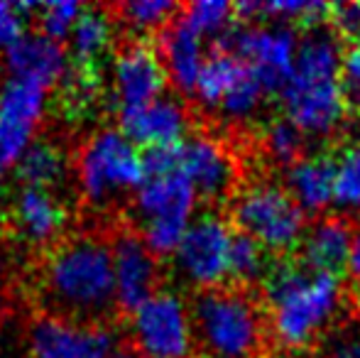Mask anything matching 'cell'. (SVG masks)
I'll list each match as a JSON object with an SVG mask.
<instances>
[{"label": "cell", "mask_w": 360, "mask_h": 358, "mask_svg": "<svg viewBox=\"0 0 360 358\" xmlns=\"http://www.w3.org/2000/svg\"><path fill=\"white\" fill-rule=\"evenodd\" d=\"M44 317L79 326H103L118 309L110 245L98 236H74L52 248L39 272Z\"/></svg>", "instance_id": "obj_1"}, {"label": "cell", "mask_w": 360, "mask_h": 358, "mask_svg": "<svg viewBox=\"0 0 360 358\" xmlns=\"http://www.w3.org/2000/svg\"><path fill=\"white\" fill-rule=\"evenodd\" d=\"M262 290L270 307L272 334L285 349L311 344L336 317L343 297L338 275L311 272L292 263L272 265Z\"/></svg>", "instance_id": "obj_2"}, {"label": "cell", "mask_w": 360, "mask_h": 358, "mask_svg": "<svg viewBox=\"0 0 360 358\" xmlns=\"http://www.w3.org/2000/svg\"><path fill=\"white\" fill-rule=\"evenodd\" d=\"M191 339L201 358H255L262 344V312L240 285L199 290L189 302Z\"/></svg>", "instance_id": "obj_3"}, {"label": "cell", "mask_w": 360, "mask_h": 358, "mask_svg": "<svg viewBox=\"0 0 360 358\" xmlns=\"http://www.w3.org/2000/svg\"><path fill=\"white\" fill-rule=\"evenodd\" d=\"M233 221L270 253H292L307 234V214L287 194L285 186L255 184L236 196Z\"/></svg>", "instance_id": "obj_4"}, {"label": "cell", "mask_w": 360, "mask_h": 358, "mask_svg": "<svg viewBox=\"0 0 360 358\" xmlns=\"http://www.w3.org/2000/svg\"><path fill=\"white\" fill-rule=\"evenodd\" d=\"M76 170L86 199L96 206L130 189H140L145 181L143 155L115 128L91 135L89 143L81 148Z\"/></svg>", "instance_id": "obj_5"}, {"label": "cell", "mask_w": 360, "mask_h": 358, "mask_svg": "<svg viewBox=\"0 0 360 358\" xmlns=\"http://www.w3.org/2000/svg\"><path fill=\"white\" fill-rule=\"evenodd\" d=\"M216 49L243 59L260 79L267 94H282L294 74L299 39L287 25L233 23L214 44Z\"/></svg>", "instance_id": "obj_6"}, {"label": "cell", "mask_w": 360, "mask_h": 358, "mask_svg": "<svg viewBox=\"0 0 360 358\" xmlns=\"http://www.w3.org/2000/svg\"><path fill=\"white\" fill-rule=\"evenodd\" d=\"M133 346L143 358H189V305L174 292H157L133 314Z\"/></svg>", "instance_id": "obj_7"}, {"label": "cell", "mask_w": 360, "mask_h": 358, "mask_svg": "<svg viewBox=\"0 0 360 358\" xmlns=\"http://www.w3.org/2000/svg\"><path fill=\"white\" fill-rule=\"evenodd\" d=\"M233 231L218 214H204L191 221L176 248V270L199 290L221 287L228 277Z\"/></svg>", "instance_id": "obj_8"}, {"label": "cell", "mask_w": 360, "mask_h": 358, "mask_svg": "<svg viewBox=\"0 0 360 358\" xmlns=\"http://www.w3.org/2000/svg\"><path fill=\"white\" fill-rule=\"evenodd\" d=\"M280 98L285 118L292 120L304 135H331L348 113L341 79L333 82L289 79Z\"/></svg>", "instance_id": "obj_9"}, {"label": "cell", "mask_w": 360, "mask_h": 358, "mask_svg": "<svg viewBox=\"0 0 360 358\" xmlns=\"http://www.w3.org/2000/svg\"><path fill=\"white\" fill-rule=\"evenodd\" d=\"M115 277V305L120 312L135 314L150 297L157 295L160 265L145 245L143 236L123 231L110 243Z\"/></svg>", "instance_id": "obj_10"}, {"label": "cell", "mask_w": 360, "mask_h": 358, "mask_svg": "<svg viewBox=\"0 0 360 358\" xmlns=\"http://www.w3.org/2000/svg\"><path fill=\"white\" fill-rule=\"evenodd\" d=\"M118 349L108 326H79L39 317L30 329L32 358H110Z\"/></svg>", "instance_id": "obj_11"}, {"label": "cell", "mask_w": 360, "mask_h": 358, "mask_svg": "<svg viewBox=\"0 0 360 358\" xmlns=\"http://www.w3.org/2000/svg\"><path fill=\"white\" fill-rule=\"evenodd\" d=\"M167 84V72L162 67L160 52L147 42L128 44L115 57L113 91L115 106L120 110H133L160 98Z\"/></svg>", "instance_id": "obj_12"}, {"label": "cell", "mask_w": 360, "mask_h": 358, "mask_svg": "<svg viewBox=\"0 0 360 358\" xmlns=\"http://www.w3.org/2000/svg\"><path fill=\"white\" fill-rule=\"evenodd\" d=\"M189 130V115L184 106L172 96H160L152 103L133 110H120V133L133 145L155 148V145L184 143Z\"/></svg>", "instance_id": "obj_13"}, {"label": "cell", "mask_w": 360, "mask_h": 358, "mask_svg": "<svg viewBox=\"0 0 360 358\" xmlns=\"http://www.w3.org/2000/svg\"><path fill=\"white\" fill-rule=\"evenodd\" d=\"M353 226L343 216H321L309 226L299 243L302 265L311 272L341 275L353 250Z\"/></svg>", "instance_id": "obj_14"}, {"label": "cell", "mask_w": 360, "mask_h": 358, "mask_svg": "<svg viewBox=\"0 0 360 358\" xmlns=\"http://www.w3.org/2000/svg\"><path fill=\"white\" fill-rule=\"evenodd\" d=\"M160 59L167 79L181 94H194L201 67L206 62L204 37L181 15H176L160 32Z\"/></svg>", "instance_id": "obj_15"}, {"label": "cell", "mask_w": 360, "mask_h": 358, "mask_svg": "<svg viewBox=\"0 0 360 358\" xmlns=\"http://www.w3.org/2000/svg\"><path fill=\"white\" fill-rule=\"evenodd\" d=\"M181 174L191 181L196 196L209 201L223 199L233 189L236 170L228 153L211 138L196 135L184 143V160H181Z\"/></svg>", "instance_id": "obj_16"}, {"label": "cell", "mask_w": 360, "mask_h": 358, "mask_svg": "<svg viewBox=\"0 0 360 358\" xmlns=\"http://www.w3.org/2000/svg\"><path fill=\"white\" fill-rule=\"evenodd\" d=\"M5 64H8L13 79L39 84L44 89L64 79L69 69L62 42H54L42 32L25 34L22 39H18L5 52Z\"/></svg>", "instance_id": "obj_17"}, {"label": "cell", "mask_w": 360, "mask_h": 358, "mask_svg": "<svg viewBox=\"0 0 360 358\" xmlns=\"http://www.w3.org/2000/svg\"><path fill=\"white\" fill-rule=\"evenodd\" d=\"M135 209L143 224L147 221L191 224V214L196 209V191L181 172L145 179L135 194Z\"/></svg>", "instance_id": "obj_18"}, {"label": "cell", "mask_w": 360, "mask_h": 358, "mask_svg": "<svg viewBox=\"0 0 360 358\" xmlns=\"http://www.w3.org/2000/svg\"><path fill=\"white\" fill-rule=\"evenodd\" d=\"M10 221H13L15 234L20 238L34 245H44L52 243L62 234L64 224H67V214H64L62 204L49 194V189L22 186L20 194L15 196Z\"/></svg>", "instance_id": "obj_19"}, {"label": "cell", "mask_w": 360, "mask_h": 358, "mask_svg": "<svg viewBox=\"0 0 360 358\" xmlns=\"http://www.w3.org/2000/svg\"><path fill=\"white\" fill-rule=\"evenodd\" d=\"M287 194L304 214H321L333 204V158L304 155L285 174Z\"/></svg>", "instance_id": "obj_20"}, {"label": "cell", "mask_w": 360, "mask_h": 358, "mask_svg": "<svg viewBox=\"0 0 360 358\" xmlns=\"http://www.w3.org/2000/svg\"><path fill=\"white\" fill-rule=\"evenodd\" d=\"M341 39H338V34L333 30H307L304 39H299L292 79H302V82H333V79H341Z\"/></svg>", "instance_id": "obj_21"}, {"label": "cell", "mask_w": 360, "mask_h": 358, "mask_svg": "<svg viewBox=\"0 0 360 358\" xmlns=\"http://www.w3.org/2000/svg\"><path fill=\"white\" fill-rule=\"evenodd\" d=\"M113 42V20L103 8L84 5L72 30L74 64L84 69H98V62Z\"/></svg>", "instance_id": "obj_22"}, {"label": "cell", "mask_w": 360, "mask_h": 358, "mask_svg": "<svg viewBox=\"0 0 360 358\" xmlns=\"http://www.w3.org/2000/svg\"><path fill=\"white\" fill-rule=\"evenodd\" d=\"M44 96H47V89L39 84L8 79L0 87V120L25 130H34L47 103Z\"/></svg>", "instance_id": "obj_23"}, {"label": "cell", "mask_w": 360, "mask_h": 358, "mask_svg": "<svg viewBox=\"0 0 360 358\" xmlns=\"http://www.w3.org/2000/svg\"><path fill=\"white\" fill-rule=\"evenodd\" d=\"M245 69H248V64L243 62V59L214 47L209 57H206L204 67H201L194 94L199 96L201 103H206L209 108H221L226 94L236 87V82L245 74Z\"/></svg>", "instance_id": "obj_24"}, {"label": "cell", "mask_w": 360, "mask_h": 358, "mask_svg": "<svg viewBox=\"0 0 360 358\" xmlns=\"http://www.w3.org/2000/svg\"><path fill=\"white\" fill-rule=\"evenodd\" d=\"M15 172L25 186L49 189V186L59 184L67 174V158L54 143L37 140V143H30V148L18 160Z\"/></svg>", "instance_id": "obj_25"}, {"label": "cell", "mask_w": 360, "mask_h": 358, "mask_svg": "<svg viewBox=\"0 0 360 358\" xmlns=\"http://www.w3.org/2000/svg\"><path fill=\"white\" fill-rule=\"evenodd\" d=\"M270 268L272 265L267 260V250L257 241H252L250 236L233 231L231 255H228V277H233L238 285L245 287L257 280H265Z\"/></svg>", "instance_id": "obj_26"}, {"label": "cell", "mask_w": 360, "mask_h": 358, "mask_svg": "<svg viewBox=\"0 0 360 358\" xmlns=\"http://www.w3.org/2000/svg\"><path fill=\"white\" fill-rule=\"evenodd\" d=\"M333 206L360 214V143L348 145L333 158Z\"/></svg>", "instance_id": "obj_27"}, {"label": "cell", "mask_w": 360, "mask_h": 358, "mask_svg": "<svg viewBox=\"0 0 360 358\" xmlns=\"http://www.w3.org/2000/svg\"><path fill=\"white\" fill-rule=\"evenodd\" d=\"M179 13V5L169 0H128L118 5V20L135 32H162Z\"/></svg>", "instance_id": "obj_28"}, {"label": "cell", "mask_w": 360, "mask_h": 358, "mask_svg": "<svg viewBox=\"0 0 360 358\" xmlns=\"http://www.w3.org/2000/svg\"><path fill=\"white\" fill-rule=\"evenodd\" d=\"M307 135L287 118H272L265 125V133H262V143L265 150L275 162L292 167L299 158H304V143H307Z\"/></svg>", "instance_id": "obj_29"}, {"label": "cell", "mask_w": 360, "mask_h": 358, "mask_svg": "<svg viewBox=\"0 0 360 358\" xmlns=\"http://www.w3.org/2000/svg\"><path fill=\"white\" fill-rule=\"evenodd\" d=\"M181 18L201 34H214L218 39L228 27L233 25L236 18V5L226 3V0H201V3H191L181 10Z\"/></svg>", "instance_id": "obj_30"}, {"label": "cell", "mask_w": 360, "mask_h": 358, "mask_svg": "<svg viewBox=\"0 0 360 358\" xmlns=\"http://www.w3.org/2000/svg\"><path fill=\"white\" fill-rule=\"evenodd\" d=\"M265 94L267 91L262 89L260 79L248 67L245 74L236 82V87L226 94V98H223V103H221V110L228 118H248V115H252L260 108Z\"/></svg>", "instance_id": "obj_31"}, {"label": "cell", "mask_w": 360, "mask_h": 358, "mask_svg": "<svg viewBox=\"0 0 360 358\" xmlns=\"http://www.w3.org/2000/svg\"><path fill=\"white\" fill-rule=\"evenodd\" d=\"M84 5L72 3V0H52V3L39 5V27L42 34H47L54 42H62L64 37H69L79 20Z\"/></svg>", "instance_id": "obj_32"}, {"label": "cell", "mask_w": 360, "mask_h": 358, "mask_svg": "<svg viewBox=\"0 0 360 358\" xmlns=\"http://www.w3.org/2000/svg\"><path fill=\"white\" fill-rule=\"evenodd\" d=\"M181 160H184V143L147 148L143 153L145 179L167 177V174L181 172Z\"/></svg>", "instance_id": "obj_33"}, {"label": "cell", "mask_w": 360, "mask_h": 358, "mask_svg": "<svg viewBox=\"0 0 360 358\" xmlns=\"http://www.w3.org/2000/svg\"><path fill=\"white\" fill-rule=\"evenodd\" d=\"M328 23L333 25V32L338 39H348L353 44H360V3H336L331 5Z\"/></svg>", "instance_id": "obj_34"}, {"label": "cell", "mask_w": 360, "mask_h": 358, "mask_svg": "<svg viewBox=\"0 0 360 358\" xmlns=\"http://www.w3.org/2000/svg\"><path fill=\"white\" fill-rule=\"evenodd\" d=\"M25 20L27 15L18 8V3L0 0V49L8 52L18 39L25 37Z\"/></svg>", "instance_id": "obj_35"}, {"label": "cell", "mask_w": 360, "mask_h": 358, "mask_svg": "<svg viewBox=\"0 0 360 358\" xmlns=\"http://www.w3.org/2000/svg\"><path fill=\"white\" fill-rule=\"evenodd\" d=\"M323 358H360V324H351L336 331L326 341Z\"/></svg>", "instance_id": "obj_36"}, {"label": "cell", "mask_w": 360, "mask_h": 358, "mask_svg": "<svg viewBox=\"0 0 360 358\" xmlns=\"http://www.w3.org/2000/svg\"><path fill=\"white\" fill-rule=\"evenodd\" d=\"M348 277H351L353 287L360 292V226L356 229V236H353V250L351 258H348Z\"/></svg>", "instance_id": "obj_37"}, {"label": "cell", "mask_w": 360, "mask_h": 358, "mask_svg": "<svg viewBox=\"0 0 360 358\" xmlns=\"http://www.w3.org/2000/svg\"><path fill=\"white\" fill-rule=\"evenodd\" d=\"M110 358H143V356H140L138 349H135V346L130 344V346H118V349L113 351V356H110Z\"/></svg>", "instance_id": "obj_38"}, {"label": "cell", "mask_w": 360, "mask_h": 358, "mask_svg": "<svg viewBox=\"0 0 360 358\" xmlns=\"http://www.w3.org/2000/svg\"><path fill=\"white\" fill-rule=\"evenodd\" d=\"M0 189H3V170H0Z\"/></svg>", "instance_id": "obj_39"}, {"label": "cell", "mask_w": 360, "mask_h": 358, "mask_svg": "<svg viewBox=\"0 0 360 358\" xmlns=\"http://www.w3.org/2000/svg\"><path fill=\"white\" fill-rule=\"evenodd\" d=\"M0 314H3V302H0Z\"/></svg>", "instance_id": "obj_40"}]
</instances>
